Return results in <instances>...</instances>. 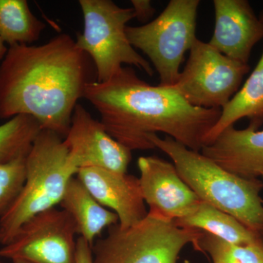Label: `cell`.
Returning a JSON list of instances; mask_svg holds the SVG:
<instances>
[{
	"label": "cell",
	"instance_id": "1",
	"mask_svg": "<svg viewBox=\"0 0 263 263\" xmlns=\"http://www.w3.org/2000/svg\"><path fill=\"white\" fill-rule=\"evenodd\" d=\"M91 79L89 57L62 33L41 46H9L0 64V119L29 115L63 138Z\"/></svg>",
	"mask_w": 263,
	"mask_h": 263
},
{
	"label": "cell",
	"instance_id": "2",
	"mask_svg": "<svg viewBox=\"0 0 263 263\" xmlns=\"http://www.w3.org/2000/svg\"><path fill=\"white\" fill-rule=\"evenodd\" d=\"M83 98L98 110L109 135L130 151L155 149L148 136L162 133L199 152L221 113L193 106L174 86L145 82L130 67L105 82L89 83Z\"/></svg>",
	"mask_w": 263,
	"mask_h": 263
},
{
	"label": "cell",
	"instance_id": "3",
	"mask_svg": "<svg viewBox=\"0 0 263 263\" xmlns=\"http://www.w3.org/2000/svg\"><path fill=\"white\" fill-rule=\"evenodd\" d=\"M155 148L174 162L180 177L199 198L238 219L263 235V205L259 193L263 182L231 174L200 152L186 148L168 136H148Z\"/></svg>",
	"mask_w": 263,
	"mask_h": 263
},
{
	"label": "cell",
	"instance_id": "4",
	"mask_svg": "<svg viewBox=\"0 0 263 263\" xmlns=\"http://www.w3.org/2000/svg\"><path fill=\"white\" fill-rule=\"evenodd\" d=\"M78 170L70 163L61 136L42 130L26 159V179L18 197L0 219V243L12 241L24 223L60 204Z\"/></svg>",
	"mask_w": 263,
	"mask_h": 263
},
{
	"label": "cell",
	"instance_id": "5",
	"mask_svg": "<svg viewBox=\"0 0 263 263\" xmlns=\"http://www.w3.org/2000/svg\"><path fill=\"white\" fill-rule=\"evenodd\" d=\"M202 230L148 214L138 224L109 227L107 236L91 247L94 263H176L186 245L196 248Z\"/></svg>",
	"mask_w": 263,
	"mask_h": 263
},
{
	"label": "cell",
	"instance_id": "6",
	"mask_svg": "<svg viewBox=\"0 0 263 263\" xmlns=\"http://www.w3.org/2000/svg\"><path fill=\"white\" fill-rule=\"evenodd\" d=\"M84 32L77 34L76 46L94 62L98 82L111 79L123 65L136 66L147 75L153 67L132 46L127 24L135 16L133 8H121L111 0H80Z\"/></svg>",
	"mask_w": 263,
	"mask_h": 263
},
{
	"label": "cell",
	"instance_id": "7",
	"mask_svg": "<svg viewBox=\"0 0 263 263\" xmlns=\"http://www.w3.org/2000/svg\"><path fill=\"white\" fill-rule=\"evenodd\" d=\"M200 0H171L157 18L141 27L126 29L132 46L149 58L161 86H174L179 79L185 53L197 39Z\"/></svg>",
	"mask_w": 263,
	"mask_h": 263
},
{
	"label": "cell",
	"instance_id": "8",
	"mask_svg": "<svg viewBox=\"0 0 263 263\" xmlns=\"http://www.w3.org/2000/svg\"><path fill=\"white\" fill-rule=\"evenodd\" d=\"M249 64L235 61L197 39L175 89L197 108L221 109L240 89Z\"/></svg>",
	"mask_w": 263,
	"mask_h": 263
},
{
	"label": "cell",
	"instance_id": "9",
	"mask_svg": "<svg viewBox=\"0 0 263 263\" xmlns=\"http://www.w3.org/2000/svg\"><path fill=\"white\" fill-rule=\"evenodd\" d=\"M76 234L72 216L53 208L24 223L12 241L0 249V257L33 263H75Z\"/></svg>",
	"mask_w": 263,
	"mask_h": 263
},
{
	"label": "cell",
	"instance_id": "10",
	"mask_svg": "<svg viewBox=\"0 0 263 263\" xmlns=\"http://www.w3.org/2000/svg\"><path fill=\"white\" fill-rule=\"evenodd\" d=\"M64 142L68 148L70 163L78 171L99 167L127 174L132 151L110 136L101 122L81 104L76 106Z\"/></svg>",
	"mask_w": 263,
	"mask_h": 263
},
{
	"label": "cell",
	"instance_id": "11",
	"mask_svg": "<svg viewBox=\"0 0 263 263\" xmlns=\"http://www.w3.org/2000/svg\"><path fill=\"white\" fill-rule=\"evenodd\" d=\"M142 196L148 212L178 220L195 212L202 201L180 177L174 164L156 157L138 160Z\"/></svg>",
	"mask_w": 263,
	"mask_h": 263
},
{
	"label": "cell",
	"instance_id": "12",
	"mask_svg": "<svg viewBox=\"0 0 263 263\" xmlns=\"http://www.w3.org/2000/svg\"><path fill=\"white\" fill-rule=\"evenodd\" d=\"M215 25L209 44L235 61L248 64L263 38V21L247 0H214Z\"/></svg>",
	"mask_w": 263,
	"mask_h": 263
},
{
	"label": "cell",
	"instance_id": "13",
	"mask_svg": "<svg viewBox=\"0 0 263 263\" xmlns=\"http://www.w3.org/2000/svg\"><path fill=\"white\" fill-rule=\"evenodd\" d=\"M76 175L103 206L117 214L121 228L138 224L148 214L139 178L99 167H84Z\"/></svg>",
	"mask_w": 263,
	"mask_h": 263
},
{
	"label": "cell",
	"instance_id": "14",
	"mask_svg": "<svg viewBox=\"0 0 263 263\" xmlns=\"http://www.w3.org/2000/svg\"><path fill=\"white\" fill-rule=\"evenodd\" d=\"M201 154L228 172L247 179H258L263 169V130L252 126L224 129Z\"/></svg>",
	"mask_w": 263,
	"mask_h": 263
},
{
	"label": "cell",
	"instance_id": "15",
	"mask_svg": "<svg viewBox=\"0 0 263 263\" xmlns=\"http://www.w3.org/2000/svg\"><path fill=\"white\" fill-rule=\"evenodd\" d=\"M60 205L75 221L77 234L91 247L105 228L119 221L117 214L103 206L75 176L69 181Z\"/></svg>",
	"mask_w": 263,
	"mask_h": 263
},
{
	"label": "cell",
	"instance_id": "16",
	"mask_svg": "<svg viewBox=\"0 0 263 263\" xmlns=\"http://www.w3.org/2000/svg\"><path fill=\"white\" fill-rule=\"evenodd\" d=\"M260 18L263 21V12ZM243 118L249 119V126L257 129L263 124V52L245 84L221 108L220 117L208 135L205 146L212 144L224 129Z\"/></svg>",
	"mask_w": 263,
	"mask_h": 263
},
{
	"label": "cell",
	"instance_id": "17",
	"mask_svg": "<svg viewBox=\"0 0 263 263\" xmlns=\"http://www.w3.org/2000/svg\"><path fill=\"white\" fill-rule=\"evenodd\" d=\"M174 221L181 228L206 232L231 245L263 243V235L249 229L233 216L204 201L200 202L190 215Z\"/></svg>",
	"mask_w": 263,
	"mask_h": 263
},
{
	"label": "cell",
	"instance_id": "18",
	"mask_svg": "<svg viewBox=\"0 0 263 263\" xmlns=\"http://www.w3.org/2000/svg\"><path fill=\"white\" fill-rule=\"evenodd\" d=\"M46 27L26 0H0V39L5 44L32 45Z\"/></svg>",
	"mask_w": 263,
	"mask_h": 263
},
{
	"label": "cell",
	"instance_id": "19",
	"mask_svg": "<svg viewBox=\"0 0 263 263\" xmlns=\"http://www.w3.org/2000/svg\"><path fill=\"white\" fill-rule=\"evenodd\" d=\"M42 128L34 117L18 115L0 125V163L26 157Z\"/></svg>",
	"mask_w": 263,
	"mask_h": 263
},
{
	"label": "cell",
	"instance_id": "20",
	"mask_svg": "<svg viewBox=\"0 0 263 263\" xmlns=\"http://www.w3.org/2000/svg\"><path fill=\"white\" fill-rule=\"evenodd\" d=\"M195 250L209 254L213 263H263V243L231 245L204 231Z\"/></svg>",
	"mask_w": 263,
	"mask_h": 263
},
{
	"label": "cell",
	"instance_id": "21",
	"mask_svg": "<svg viewBox=\"0 0 263 263\" xmlns=\"http://www.w3.org/2000/svg\"><path fill=\"white\" fill-rule=\"evenodd\" d=\"M26 157L0 163V219L14 203L25 182Z\"/></svg>",
	"mask_w": 263,
	"mask_h": 263
},
{
	"label": "cell",
	"instance_id": "22",
	"mask_svg": "<svg viewBox=\"0 0 263 263\" xmlns=\"http://www.w3.org/2000/svg\"><path fill=\"white\" fill-rule=\"evenodd\" d=\"M131 4L135 16L139 22H148L155 14L156 10L150 0H132Z\"/></svg>",
	"mask_w": 263,
	"mask_h": 263
},
{
	"label": "cell",
	"instance_id": "23",
	"mask_svg": "<svg viewBox=\"0 0 263 263\" xmlns=\"http://www.w3.org/2000/svg\"><path fill=\"white\" fill-rule=\"evenodd\" d=\"M75 263H94L91 247L84 238H77Z\"/></svg>",
	"mask_w": 263,
	"mask_h": 263
},
{
	"label": "cell",
	"instance_id": "24",
	"mask_svg": "<svg viewBox=\"0 0 263 263\" xmlns=\"http://www.w3.org/2000/svg\"><path fill=\"white\" fill-rule=\"evenodd\" d=\"M8 48L7 47L6 44L1 39H0V61L4 59Z\"/></svg>",
	"mask_w": 263,
	"mask_h": 263
},
{
	"label": "cell",
	"instance_id": "25",
	"mask_svg": "<svg viewBox=\"0 0 263 263\" xmlns=\"http://www.w3.org/2000/svg\"><path fill=\"white\" fill-rule=\"evenodd\" d=\"M12 261H13V263H33L29 262V261L25 260V259H14Z\"/></svg>",
	"mask_w": 263,
	"mask_h": 263
},
{
	"label": "cell",
	"instance_id": "26",
	"mask_svg": "<svg viewBox=\"0 0 263 263\" xmlns=\"http://www.w3.org/2000/svg\"><path fill=\"white\" fill-rule=\"evenodd\" d=\"M261 176H262V177L263 178V169L262 172H261Z\"/></svg>",
	"mask_w": 263,
	"mask_h": 263
},
{
	"label": "cell",
	"instance_id": "27",
	"mask_svg": "<svg viewBox=\"0 0 263 263\" xmlns=\"http://www.w3.org/2000/svg\"><path fill=\"white\" fill-rule=\"evenodd\" d=\"M2 259V257H0V263H3V262H2V259Z\"/></svg>",
	"mask_w": 263,
	"mask_h": 263
}]
</instances>
